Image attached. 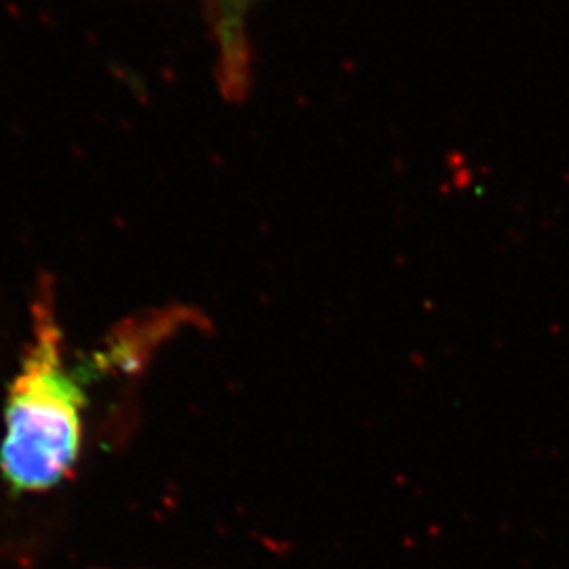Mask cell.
<instances>
[{
    "label": "cell",
    "mask_w": 569,
    "mask_h": 569,
    "mask_svg": "<svg viewBox=\"0 0 569 569\" xmlns=\"http://www.w3.org/2000/svg\"><path fill=\"white\" fill-rule=\"evenodd\" d=\"M82 380L63 359L53 287L41 279L32 300V340L4 403L0 472L16 493L60 486L81 458Z\"/></svg>",
    "instance_id": "obj_1"
}]
</instances>
